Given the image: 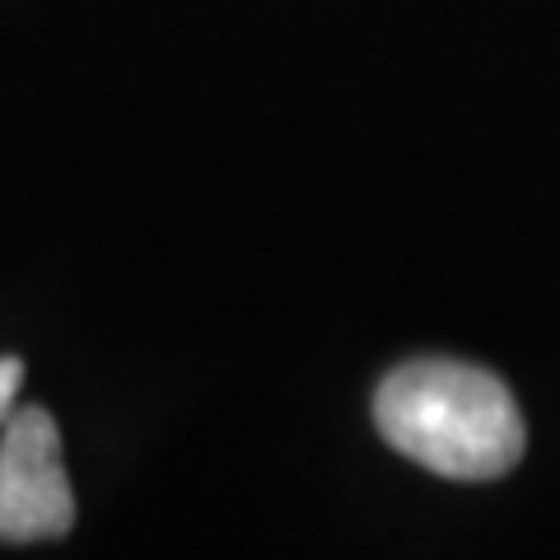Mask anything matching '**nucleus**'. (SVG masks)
Here are the masks:
<instances>
[{"mask_svg":"<svg viewBox=\"0 0 560 560\" xmlns=\"http://www.w3.org/2000/svg\"><path fill=\"white\" fill-rule=\"evenodd\" d=\"M378 434L401 458L448 481H495L528 448L504 378L463 360H407L374 393Z\"/></svg>","mask_w":560,"mask_h":560,"instance_id":"1","label":"nucleus"},{"mask_svg":"<svg viewBox=\"0 0 560 560\" xmlns=\"http://www.w3.org/2000/svg\"><path fill=\"white\" fill-rule=\"evenodd\" d=\"M75 495L61 463V430L43 407L5 420L0 440V541H47L70 533Z\"/></svg>","mask_w":560,"mask_h":560,"instance_id":"2","label":"nucleus"},{"mask_svg":"<svg viewBox=\"0 0 560 560\" xmlns=\"http://www.w3.org/2000/svg\"><path fill=\"white\" fill-rule=\"evenodd\" d=\"M20 383H24V364L20 360H0V425L14 416V397H20Z\"/></svg>","mask_w":560,"mask_h":560,"instance_id":"3","label":"nucleus"}]
</instances>
